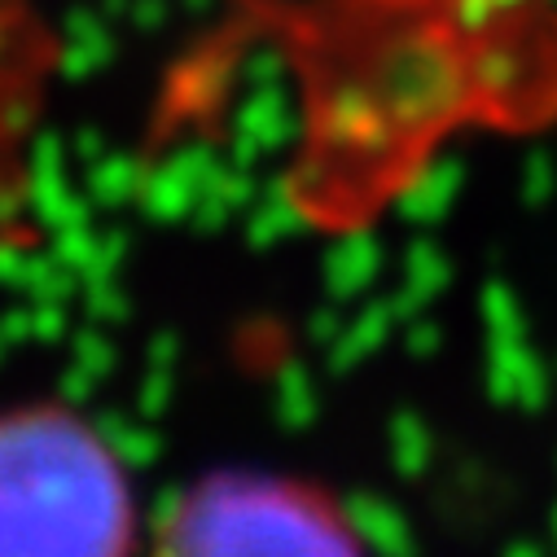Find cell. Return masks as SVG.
Listing matches in <instances>:
<instances>
[{"mask_svg":"<svg viewBox=\"0 0 557 557\" xmlns=\"http://www.w3.org/2000/svg\"><path fill=\"white\" fill-rule=\"evenodd\" d=\"M136 492L106 435L62 404L0 412V553H123Z\"/></svg>","mask_w":557,"mask_h":557,"instance_id":"1","label":"cell"},{"mask_svg":"<svg viewBox=\"0 0 557 557\" xmlns=\"http://www.w3.org/2000/svg\"><path fill=\"white\" fill-rule=\"evenodd\" d=\"M351 505L272 474H220L189 487L163 522L172 553H356Z\"/></svg>","mask_w":557,"mask_h":557,"instance_id":"2","label":"cell"},{"mask_svg":"<svg viewBox=\"0 0 557 557\" xmlns=\"http://www.w3.org/2000/svg\"><path fill=\"white\" fill-rule=\"evenodd\" d=\"M58 32L40 0H0V250L23 242L36 146L53 101Z\"/></svg>","mask_w":557,"mask_h":557,"instance_id":"3","label":"cell"},{"mask_svg":"<svg viewBox=\"0 0 557 557\" xmlns=\"http://www.w3.org/2000/svg\"><path fill=\"white\" fill-rule=\"evenodd\" d=\"M377 88H382V110L391 123L404 127H435L448 123L466 101H470V66L461 62V53L435 36V32H408L399 36L377 71Z\"/></svg>","mask_w":557,"mask_h":557,"instance_id":"4","label":"cell"},{"mask_svg":"<svg viewBox=\"0 0 557 557\" xmlns=\"http://www.w3.org/2000/svg\"><path fill=\"white\" fill-rule=\"evenodd\" d=\"M492 395L500 404L518 408H544L553 395L548 364L527 347V334L518 338H492Z\"/></svg>","mask_w":557,"mask_h":557,"instance_id":"5","label":"cell"},{"mask_svg":"<svg viewBox=\"0 0 557 557\" xmlns=\"http://www.w3.org/2000/svg\"><path fill=\"white\" fill-rule=\"evenodd\" d=\"M457 185H461V163L457 159H435L399 194V211H408L417 220H431V215L444 211V202L457 194Z\"/></svg>","mask_w":557,"mask_h":557,"instance_id":"6","label":"cell"},{"mask_svg":"<svg viewBox=\"0 0 557 557\" xmlns=\"http://www.w3.org/2000/svg\"><path fill=\"white\" fill-rule=\"evenodd\" d=\"M470 79L483 97H513L527 79V58L513 45H487L474 62H470Z\"/></svg>","mask_w":557,"mask_h":557,"instance_id":"7","label":"cell"},{"mask_svg":"<svg viewBox=\"0 0 557 557\" xmlns=\"http://www.w3.org/2000/svg\"><path fill=\"white\" fill-rule=\"evenodd\" d=\"M483 312H487V325H492V338H518L527 334V317H522V304L509 286H487L483 295Z\"/></svg>","mask_w":557,"mask_h":557,"instance_id":"8","label":"cell"},{"mask_svg":"<svg viewBox=\"0 0 557 557\" xmlns=\"http://www.w3.org/2000/svg\"><path fill=\"white\" fill-rule=\"evenodd\" d=\"M557 194V159L548 150H531L522 163V202L527 207H548Z\"/></svg>","mask_w":557,"mask_h":557,"instance_id":"9","label":"cell"},{"mask_svg":"<svg viewBox=\"0 0 557 557\" xmlns=\"http://www.w3.org/2000/svg\"><path fill=\"white\" fill-rule=\"evenodd\" d=\"M505 553H513V557H535V553H540V544H535V540H513Z\"/></svg>","mask_w":557,"mask_h":557,"instance_id":"10","label":"cell"},{"mask_svg":"<svg viewBox=\"0 0 557 557\" xmlns=\"http://www.w3.org/2000/svg\"><path fill=\"white\" fill-rule=\"evenodd\" d=\"M500 5V14H509V10H518V5H527V0H496Z\"/></svg>","mask_w":557,"mask_h":557,"instance_id":"11","label":"cell"},{"mask_svg":"<svg viewBox=\"0 0 557 557\" xmlns=\"http://www.w3.org/2000/svg\"><path fill=\"white\" fill-rule=\"evenodd\" d=\"M548 535H553V544H557V505H553V513H548Z\"/></svg>","mask_w":557,"mask_h":557,"instance_id":"12","label":"cell"},{"mask_svg":"<svg viewBox=\"0 0 557 557\" xmlns=\"http://www.w3.org/2000/svg\"><path fill=\"white\" fill-rule=\"evenodd\" d=\"M548 5H553V10H557V0H548Z\"/></svg>","mask_w":557,"mask_h":557,"instance_id":"13","label":"cell"}]
</instances>
